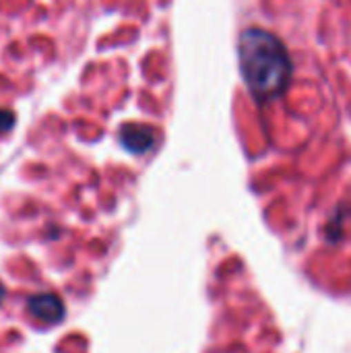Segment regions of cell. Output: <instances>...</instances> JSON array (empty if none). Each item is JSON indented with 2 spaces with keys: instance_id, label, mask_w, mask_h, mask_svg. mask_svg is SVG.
Masks as SVG:
<instances>
[{
  "instance_id": "obj_1",
  "label": "cell",
  "mask_w": 351,
  "mask_h": 353,
  "mask_svg": "<svg viewBox=\"0 0 351 353\" xmlns=\"http://www.w3.org/2000/svg\"><path fill=\"white\" fill-rule=\"evenodd\" d=\"M242 77L259 101L279 97L292 77V60L279 37L265 29H246L238 43Z\"/></svg>"
},
{
  "instance_id": "obj_2",
  "label": "cell",
  "mask_w": 351,
  "mask_h": 353,
  "mask_svg": "<svg viewBox=\"0 0 351 353\" xmlns=\"http://www.w3.org/2000/svg\"><path fill=\"white\" fill-rule=\"evenodd\" d=\"M29 314L46 325H56L64 319V304L56 294H35L27 300Z\"/></svg>"
}]
</instances>
